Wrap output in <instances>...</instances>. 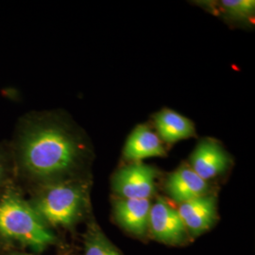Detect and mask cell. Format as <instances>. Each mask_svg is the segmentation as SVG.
Masks as SVG:
<instances>
[{"label": "cell", "instance_id": "1", "mask_svg": "<svg viewBox=\"0 0 255 255\" xmlns=\"http://www.w3.org/2000/svg\"><path fill=\"white\" fill-rule=\"evenodd\" d=\"M9 142L14 182L26 194L49 183L85 178L90 146L82 130L61 113L24 114Z\"/></svg>", "mask_w": 255, "mask_h": 255}, {"label": "cell", "instance_id": "2", "mask_svg": "<svg viewBox=\"0 0 255 255\" xmlns=\"http://www.w3.org/2000/svg\"><path fill=\"white\" fill-rule=\"evenodd\" d=\"M59 243L40 218L26 193L12 182L0 194V251L29 250L41 254Z\"/></svg>", "mask_w": 255, "mask_h": 255}, {"label": "cell", "instance_id": "3", "mask_svg": "<svg viewBox=\"0 0 255 255\" xmlns=\"http://www.w3.org/2000/svg\"><path fill=\"white\" fill-rule=\"evenodd\" d=\"M40 218L51 229H73L89 207L86 178L49 183L26 194Z\"/></svg>", "mask_w": 255, "mask_h": 255}, {"label": "cell", "instance_id": "4", "mask_svg": "<svg viewBox=\"0 0 255 255\" xmlns=\"http://www.w3.org/2000/svg\"><path fill=\"white\" fill-rule=\"evenodd\" d=\"M156 178L154 167L136 162L119 169L112 185L120 199L150 200L156 191Z\"/></svg>", "mask_w": 255, "mask_h": 255}, {"label": "cell", "instance_id": "5", "mask_svg": "<svg viewBox=\"0 0 255 255\" xmlns=\"http://www.w3.org/2000/svg\"><path fill=\"white\" fill-rule=\"evenodd\" d=\"M148 233L159 242L167 245L183 244L189 236L178 209L161 198L150 207Z\"/></svg>", "mask_w": 255, "mask_h": 255}, {"label": "cell", "instance_id": "6", "mask_svg": "<svg viewBox=\"0 0 255 255\" xmlns=\"http://www.w3.org/2000/svg\"><path fill=\"white\" fill-rule=\"evenodd\" d=\"M178 212L188 235L199 237L217 222V200L213 196L205 195L181 203Z\"/></svg>", "mask_w": 255, "mask_h": 255}, {"label": "cell", "instance_id": "7", "mask_svg": "<svg viewBox=\"0 0 255 255\" xmlns=\"http://www.w3.org/2000/svg\"><path fill=\"white\" fill-rule=\"evenodd\" d=\"M230 156L219 143L203 140L190 157V167L204 181L225 172L230 165Z\"/></svg>", "mask_w": 255, "mask_h": 255}, {"label": "cell", "instance_id": "8", "mask_svg": "<svg viewBox=\"0 0 255 255\" xmlns=\"http://www.w3.org/2000/svg\"><path fill=\"white\" fill-rule=\"evenodd\" d=\"M209 184L190 166L182 165L170 174L165 182V191L178 203H183L207 195Z\"/></svg>", "mask_w": 255, "mask_h": 255}, {"label": "cell", "instance_id": "9", "mask_svg": "<svg viewBox=\"0 0 255 255\" xmlns=\"http://www.w3.org/2000/svg\"><path fill=\"white\" fill-rule=\"evenodd\" d=\"M150 207L149 200L119 199L114 204L115 219L129 234L145 237L148 233Z\"/></svg>", "mask_w": 255, "mask_h": 255}, {"label": "cell", "instance_id": "10", "mask_svg": "<svg viewBox=\"0 0 255 255\" xmlns=\"http://www.w3.org/2000/svg\"><path fill=\"white\" fill-rule=\"evenodd\" d=\"M124 157L136 163L151 157H163L166 154L161 139L146 126H138L128 137L123 150Z\"/></svg>", "mask_w": 255, "mask_h": 255}, {"label": "cell", "instance_id": "11", "mask_svg": "<svg viewBox=\"0 0 255 255\" xmlns=\"http://www.w3.org/2000/svg\"><path fill=\"white\" fill-rule=\"evenodd\" d=\"M158 133L166 143L173 144L195 135L196 129L190 119L174 112L164 109L154 117Z\"/></svg>", "mask_w": 255, "mask_h": 255}, {"label": "cell", "instance_id": "12", "mask_svg": "<svg viewBox=\"0 0 255 255\" xmlns=\"http://www.w3.org/2000/svg\"><path fill=\"white\" fill-rule=\"evenodd\" d=\"M83 255H122L95 221L87 225L83 237Z\"/></svg>", "mask_w": 255, "mask_h": 255}, {"label": "cell", "instance_id": "13", "mask_svg": "<svg viewBox=\"0 0 255 255\" xmlns=\"http://www.w3.org/2000/svg\"><path fill=\"white\" fill-rule=\"evenodd\" d=\"M14 182V166L9 139L0 141V194Z\"/></svg>", "mask_w": 255, "mask_h": 255}, {"label": "cell", "instance_id": "14", "mask_svg": "<svg viewBox=\"0 0 255 255\" xmlns=\"http://www.w3.org/2000/svg\"><path fill=\"white\" fill-rule=\"evenodd\" d=\"M220 6L229 16L237 19L251 17L255 10V0H222Z\"/></svg>", "mask_w": 255, "mask_h": 255}, {"label": "cell", "instance_id": "15", "mask_svg": "<svg viewBox=\"0 0 255 255\" xmlns=\"http://www.w3.org/2000/svg\"><path fill=\"white\" fill-rule=\"evenodd\" d=\"M0 255H37L35 254L27 253L26 251L19 250H8V251H0Z\"/></svg>", "mask_w": 255, "mask_h": 255}]
</instances>
